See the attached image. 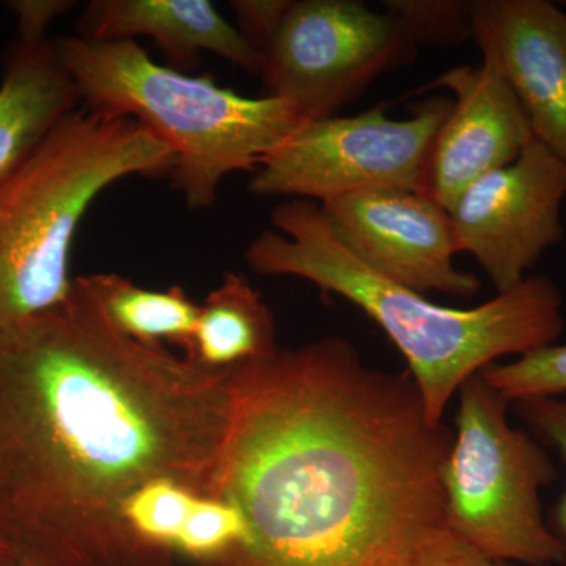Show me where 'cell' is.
I'll return each mask as SVG.
<instances>
[{
	"label": "cell",
	"mask_w": 566,
	"mask_h": 566,
	"mask_svg": "<svg viewBox=\"0 0 566 566\" xmlns=\"http://www.w3.org/2000/svg\"><path fill=\"white\" fill-rule=\"evenodd\" d=\"M232 370L118 333L74 279L0 331V536L48 566H175L122 505L153 480L218 499Z\"/></svg>",
	"instance_id": "1"
},
{
	"label": "cell",
	"mask_w": 566,
	"mask_h": 566,
	"mask_svg": "<svg viewBox=\"0 0 566 566\" xmlns=\"http://www.w3.org/2000/svg\"><path fill=\"white\" fill-rule=\"evenodd\" d=\"M218 499L243 545L200 566H406L444 524L453 433L408 370H378L344 337L233 368Z\"/></svg>",
	"instance_id": "2"
},
{
	"label": "cell",
	"mask_w": 566,
	"mask_h": 566,
	"mask_svg": "<svg viewBox=\"0 0 566 566\" xmlns=\"http://www.w3.org/2000/svg\"><path fill=\"white\" fill-rule=\"evenodd\" d=\"M245 249L253 273L292 275L338 294L371 319L403 354L428 417L442 423L447 405L471 376L505 356L556 344L565 329L564 296L553 279L527 275L474 308L431 303L370 270L334 232L319 203L286 200Z\"/></svg>",
	"instance_id": "3"
},
{
	"label": "cell",
	"mask_w": 566,
	"mask_h": 566,
	"mask_svg": "<svg viewBox=\"0 0 566 566\" xmlns=\"http://www.w3.org/2000/svg\"><path fill=\"white\" fill-rule=\"evenodd\" d=\"M55 43L87 109L132 118L172 150L174 188L192 210L212 207L223 178L255 172L305 123L281 98H249L211 77L159 65L136 41L76 35Z\"/></svg>",
	"instance_id": "4"
},
{
	"label": "cell",
	"mask_w": 566,
	"mask_h": 566,
	"mask_svg": "<svg viewBox=\"0 0 566 566\" xmlns=\"http://www.w3.org/2000/svg\"><path fill=\"white\" fill-rule=\"evenodd\" d=\"M172 150L132 118L81 106L0 182V331L62 304L70 256L88 208L134 175L172 174Z\"/></svg>",
	"instance_id": "5"
},
{
	"label": "cell",
	"mask_w": 566,
	"mask_h": 566,
	"mask_svg": "<svg viewBox=\"0 0 566 566\" xmlns=\"http://www.w3.org/2000/svg\"><path fill=\"white\" fill-rule=\"evenodd\" d=\"M457 430L442 471L444 526L488 556L516 565L566 564L542 491L557 479L545 446L509 420V400L483 371L458 390Z\"/></svg>",
	"instance_id": "6"
},
{
	"label": "cell",
	"mask_w": 566,
	"mask_h": 566,
	"mask_svg": "<svg viewBox=\"0 0 566 566\" xmlns=\"http://www.w3.org/2000/svg\"><path fill=\"white\" fill-rule=\"evenodd\" d=\"M452 99L433 96L406 120L386 104L352 117L305 122L264 156L249 180L256 197L319 203L364 191L422 192L428 156Z\"/></svg>",
	"instance_id": "7"
},
{
	"label": "cell",
	"mask_w": 566,
	"mask_h": 566,
	"mask_svg": "<svg viewBox=\"0 0 566 566\" xmlns=\"http://www.w3.org/2000/svg\"><path fill=\"white\" fill-rule=\"evenodd\" d=\"M417 46L390 14L352 0H292L262 54L264 88L304 122L334 117Z\"/></svg>",
	"instance_id": "8"
},
{
	"label": "cell",
	"mask_w": 566,
	"mask_h": 566,
	"mask_svg": "<svg viewBox=\"0 0 566 566\" xmlns=\"http://www.w3.org/2000/svg\"><path fill=\"white\" fill-rule=\"evenodd\" d=\"M566 164L535 139L510 166L483 175L450 208L458 253L468 252L497 293L515 289L564 238Z\"/></svg>",
	"instance_id": "9"
},
{
	"label": "cell",
	"mask_w": 566,
	"mask_h": 566,
	"mask_svg": "<svg viewBox=\"0 0 566 566\" xmlns=\"http://www.w3.org/2000/svg\"><path fill=\"white\" fill-rule=\"evenodd\" d=\"M337 237L370 270L417 293L472 297L482 283L455 266L450 212L424 192L364 191L319 203Z\"/></svg>",
	"instance_id": "10"
},
{
	"label": "cell",
	"mask_w": 566,
	"mask_h": 566,
	"mask_svg": "<svg viewBox=\"0 0 566 566\" xmlns=\"http://www.w3.org/2000/svg\"><path fill=\"white\" fill-rule=\"evenodd\" d=\"M455 95L428 156L423 191L447 211L483 175L515 163L535 139L526 112L491 55L480 66H455L423 91Z\"/></svg>",
	"instance_id": "11"
},
{
	"label": "cell",
	"mask_w": 566,
	"mask_h": 566,
	"mask_svg": "<svg viewBox=\"0 0 566 566\" xmlns=\"http://www.w3.org/2000/svg\"><path fill=\"white\" fill-rule=\"evenodd\" d=\"M532 132L566 164V14L547 0H474V36Z\"/></svg>",
	"instance_id": "12"
},
{
	"label": "cell",
	"mask_w": 566,
	"mask_h": 566,
	"mask_svg": "<svg viewBox=\"0 0 566 566\" xmlns=\"http://www.w3.org/2000/svg\"><path fill=\"white\" fill-rule=\"evenodd\" d=\"M80 36L95 41L148 36L182 65L214 54L251 74L262 70V55L208 0H93L82 13Z\"/></svg>",
	"instance_id": "13"
},
{
	"label": "cell",
	"mask_w": 566,
	"mask_h": 566,
	"mask_svg": "<svg viewBox=\"0 0 566 566\" xmlns=\"http://www.w3.org/2000/svg\"><path fill=\"white\" fill-rule=\"evenodd\" d=\"M81 103L55 41H14L3 57L0 82V182Z\"/></svg>",
	"instance_id": "14"
},
{
	"label": "cell",
	"mask_w": 566,
	"mask_h": 566,
	"mask_svg": "<svg viewBox=\"0 0 566 566\" xmlns=\"http://www.w3.org/2000/svg\"><path fill=\"white\" fill-rule=\"evenodd\" d=\"M122 517L142 542L197 566L226 556L248 536L243 515L230 502L170 479L153 480L129 495Z\"/></svg>",
	"instance_id": "15"
},
{
	"label": "cell",
	"mask_w": 566,
	"mask_h": 566,
	"mask_svg": "<svg viewBox=\"0 0 566 566\" xmlns=\"http://www.w3.org/2000/svg\"><path fill=\"white\" fill-rule=\"evenodd\" d=\"M279 349L270 305L244 275L227 273L200 305L185 356L208 370H232L270 359Z\"/></svg>",
	"instance_id": "16"
},
{
	"label": "cell",
	"mask_w": 566,
	"mask_h": 566,
	"mask_svg": "<svg viewBox=\"0 0 566 566\" xmlns=\"http://www.w3.org/2000/svg\"><path fill=\"white\" fill-rule=\"evenodd\" d=\"M84 292L98 305L107 322L126 337L144 345H180L191 340L200 305L181 286L147 290L114 273L81 275Z\"/></svg>",
	"instance_id": "17"
},
{
	"label": "cell",
	"mask_w": 566,
	"mask_h": 566,
	"mask_svg": "<svg viewBox=\"0 0 566 566\" xmlns=\"http://www.w3.org/2000/svg\"><path fill=\"white\" fill-rule=\"evenodd\" d=\"M382 6L416 46H460L474 36V0H386Z\"/></svg>",
	"instance_id": "18"
},
{
	"label": "cell",
	"mask_w": 566,
	"mask_h": 566,
	"mask_svg": "<svg viewBox=\"0 0 566 566\" xmlns=\"http://www.w3.org/2000/svg\"><path fill=\"white\" fill-rule=\"evenodd\" d=\"M483 376L510 403L535 397H564L566 345L543 346L513 363L488 365Z\"/></svg>",
	"instance_id": "19"
},
{
	"label": "cell",
	"mask_w": 566,
	"mask_h": 566,
	"mask_svg": "<svg viewBox=\"0 0 566 566\" xmlns=\"http://www.w3.org/2000/svg\"><path fill=\"white\" fill-rule=\"evenodd\" d=\"M543 446L556 450L566 464V398L535 397L512 403ZM549 527L566 546V491L551 513Z\"/></svg>",
	"instance_id": "20"
},
{
	"label": "cell",
	"mask_w": 566,
	"mask_h": 566,
	"mask_svg": "<svg viewBox=\"0 0 566 566\" xmlns=\"http://www.w3.org/2000/svg\"><path fill=\"white\" fill-rule=\"evenodd\" d=\"M406 566H517L499 560L469 545L444 526L434 527L420 539Z\"/></svg>",
	"instance_id": "21"
},
{
	"label": "cell",
	"mask_w": 566,
	"mask_h": 566,
	"mask_svg": "<svg viewBox=\"0 0 566 566\" xmlns=\"http://www.w3.org/2000/svg\"><path fill=\"white\" fill-rule=\"evenodd\" d=\"M230 6L237 18L238 31L262 55L274 39L292 0H233Z\"/></svg>",
	"instance_id": "22"
},
{
	"label": "cell",
	"mask_w": 566,
	"mask_h": 566,
	"mask_svg": "<svg viewBox=\"0 0 566 566\" xmlns=\"http://www.w3.org/2000/svg\"><path fill=\"white\" fill-rule=\"evenodd\" d=\"M7 9L14 14L18 40L43 41L55 18L73 9L71 0H10Z\"/></svg>",
	"instance_id": "23"
},
{
	"label": "cell",
	"mask_w": 566,
	"mask_h": 566,
	"mask_svg": "<svg viewBox=\"0 0 566 566\" xmlns=\"http://www.w3.org/2000/svg\"><path fill=\"white\" fill-rule=\"evenodd\" d=\"M18 558H20V556H18L17 551L0 536V566H10L14 564Z\"/></svg>",
	"instance_id": "24"
},
{
	"label": "cell",
	"mask_w": 566,
	"mask_h": 566,
	"mask_svg": "<svg viewBox=\"0 0 566 566\" xmlns=\"http://www.w3.org/2000/svg\"><path fill=\"white\" fill-rule=\"evenodd\" d=\"M10 566H48L43 564H39V562L29 560V558H18L14 564H11Z\"/></svg>",
	"instance_id": "25"
}]
</instances>
